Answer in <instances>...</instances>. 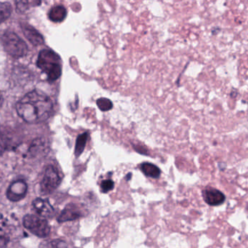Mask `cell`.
<instances>
[{
	"instance_id": "ac0fdd59",
	"label": "cell",
	"mask_w": 248,
	"mask_h": 248,
	"mask_svg": "<svg viewBox=\"0 0 248 248\" xmlns=\"http://www.w3.org/2000/svg\"><path fill=\"white\" fill-rule=\"evenodd\" d=\"M100 187H101L102 192H104V193L110 192L114 188V182L110 180V179L103 181L101 185H100Z\"/></svg>"
},
{
	"instance_id": "8992f818",
	"label": "cell",
	"mask_w": 248,
	"mask_h": 248,
	"mask_svg": "<svg viewBox=\"0 0 248 248\" xmlns=\"http://www.w3.org/2000/svg\"><path fill=\"white\" fill-rule=\"evenodd\" d=\"M27 192V184L25 181L19 179L10 184L6 191V197L11 202H17L24 199Z\"/></svg>"
},
{
	"instance_id": "7a4b0ae2",
	"label": "cell",
	"mask_w": 248,
	"mask_h": 248,
	"mask_svg": "<svg viewBox=\"0 0 248 248\" xmlns=\"http://www.w3.org/2000/svg\"><path fill=\"white\" fill-rule=\"evenodd\" d=\"M37 66L46 74L49 81H56L62 74L61 58L51 49H45L39 52Z\"/></svg>"
},
{
	"instance_id": "5b68a950",
	"label": "cell",
	"mask_w": 248,
	"mask_h": 248,
	"mask_svg": "<svg viewBox=\"0 0 248 248\" xmlns=\"http://www.w3.org/2000/svg\"><path fill=\"white\" fill-rule=\"evenodd\" d=\"M61 182V175L56 168L49 166L46 168L41 182V192L43 195H49L59 186Z\"/></svg>"
},
{
	"instance_id": "9a60e30c",
	"label": "cell",
	"mask_w": 248,
	"mask_h": 248,
	"mask_svg": "<svg viewBox=\"0 0 248 248\" xmlns=\"http://www.w3.org/2000/svg\"><path fill=\"white\" fill-rule=\"evenodd\" d=\"M97 105L102 111H108L113 108V103L109 99L100 98L97 100Z\"/></svg>"
},
{
	"instance_id": "52a82bcc",
	"label": "cell",
	"mask_w": 248,
	"mask_h": 248,
	"mask_svg": "<svg viewBox=\"0 0 248 248\" xmlns=\"http://www.w3.org/2000/svg\"><path fill=\"white\" fill-rule=\"evenodd\" d=\"M32 207L36 214L42 218L48 219V218H53L55 216V209L47 199L36 198L32 202Z\"/></svg>"
},
{
	"instance_id": "7c38bea8",
	"label": "cell",
	"mask_w": 248,
	"mask_h": 248,
	"mask_svg": "<svg viewBox=\"0 0 248 248\" xmlns=\"http://www.w3.org/2000/svg\"><path fill=\"white\" fill-rule=\"evenodd\" d=\"M141 171L145 176L151 178H158L160 175V170L155 166L150 163H143L140 166Z\"/></svg>"
},
{
	"instance_id": "5bb4252c",
	"label": "cell",
	"mask_w": 248,
	"mask_h": 248,
	"mask_svg": "<svg viewBox=\"0 0 248 248\" xmlns=\"http://www.w3.org/2000/svg\"><path fill=\"white\" fill-rule=\"evenodd\" d=\"M13 7L9 2H0V24L11 16Z\"/></svg>"
},
{
	"instance_id": "d6986e66",
	"label": "cell",
	"mask_w": 248,
	"mask_h": 248,
	"mask_svg": "<svg viewBox=\"0 0 248 248\" xmlns=\"http://www.w3.org/2000/svg\"><path fill=\"white\" fill-rule=\"evenodd\" d=\"M10 243V238L7 236L0 234V248H6Z\"/></svg>"
},
{
	"instance_id": "ffe728a7",
	"label": "cell",
	"mask_w": 248,
	"mask_h": 248,
	"mask_svg": "<svg viewBox=\"0 0 248 248\" xmlns=\"http://www.w3.org/2000/svg\"><path fill=\"white\" fill-rule=\"evenodd\" d=\"M3 104V97L1 94H0V108H1V106Z\"/></svg>"
},
{
	"instance_id": "4fadbf2b",
	"label": "cell",
	"mask_w": 248,
	"mask_h": 248,
	"mask_svg": "<svg viewBox=\"0 0 248 248\" xmlns=\"http://www.w3.org/2000/svg\"><path fill=\"white\" fill-rule=\"evenodd\" d=\"M87 139H88V134L87 132L80 134L77 138L75 148V155L77 157L81 155V153L84 151L87 144Z\"/></svg>"
},
{
	"instance_id": "3957f363",
	"label": "cell",
	"mask_w": 248,
	"mask_h": 248,
	"mask_svg": "<svg viewBox=\"0 0 248 248\" xmlns=\"http://www.w3.org/2000/svg\"><path fill=\"white\" fill-rule=\"evenodd\" d=\"M0 41L5 52L13 58H22L27 54V45L14 32L4 31L0 36Z\"/></svg>"
},
{
	"instance_id": "2e32d148",
	"label": "cell",
	"mask_w": 248,
	"mask_h": 248,
	"mask_svg": "<svg viewBox=\"0 0 248 248\" xmlns=\"http://www.w3.org/2000/svg\"><path fill=\"white\" fill-rule=\"evenodd\" d=\"M10 140L5 134L0 133V156L10 147Z\"/></svg>"
},
{
	"instance_id": "277c9868",
	"label": "cell",
	"mask_w": 248,
	"mask_h": 248,
	"mask_svg": "<svg viewBox=\"0 0 248 248\" xmlns=\"http://www.w3.org/2000/svg\"><path fill=\"white\" fill-rule=\"evenodd\" d=\"M25 229L39 238H46L50 234L51 228L46 218L35 214H26L23 218Z\"/></svg>"
},
{
	"instance_id": "9c48e42d",
	"label": "cell",
	"mask_w": 248,
	"mask_h": 248,
	"mask_svg": "<svg viewBox=\"0 0 248 248\" xmlns=\"http://www.w3.org/2000/svg\"><path fill=\"white\" fill-rule=\"evenodd\" d=\"M82 217V212L78 208V205L72 203L68 204L62 210L61 214L58 216L57 221L58 223L67 222V221L78 219Z\"/></svg>"
},
{
	"instance_id": "6da1fadb",
	"label": "cell",
	"mask_w": 248,
	"mask_h": 248,
	"mask_svg": "<svg viewBox=\"0 0 248 248\" xmlns=\"http://www.w3.org/2000/svg\"><path fill=\"white\" fill-rule=\"evenodd\" d=\"M52 110L53 104L51 99L37 90L26 94L16 105L19 117L30 124L45 122L50 117Z\"/></svg>"
},
{
	"instance_id": "30bf717a",
	"label": "cell",
	"mask_w": 248,
	"mask_h": 248,
	"mask_svg": "<svg viewBox=\"0 0 248 248\" xmlns=\"http://www.w3.org/2000/svg\"><path fill=\"white\" fill-rule=\"evenodd\" d=\"M20 26H21L22 31H23L26 39L32 45H34V46H39V45H43L45 43V39H44L43 36L34 28L25 23H21Z\"/></svg>"
},
{
	"instance_id": "e0dca14e",
	"label": "cell",
	"mask_w": 248,
	"mask_h": 248,
	"mask_svg": "<svg viewBox=\"0 0 248 248\" xmlns=\"http://www.w3.org/2000/svg\"><path fill=\"white\" fill-rule=\"evenodd\" d=\"M45 248H68V246L64 240L56 239L48 243Z\"/></svg>"
},
{
	"instance_id": "ba28073f",
	"label": "cell",
	"mask_w": 248,
	"mask_h": 248,
	"mask_svg": "<svg viewBox=\"0 0 248 248\" xmlns=\"http://www.w3.org/2000/svg\"><path fill=\"white\" fill-rule=\"evenodd\" d=\"M202 194L204 201L211 206L222 205L226 201L225 195L221 191L211 186L205 188L202 190Z\"/></svg>"
},
{
	"instance_id": "8fae6325",
	"label": "cell",
	"mask_w": 248,
	"mask_h": 248,
	"mask_svg": "<svg viewBox=\"0 0 248 248\" xmlns=\"http://www.w3.org/2000/svg\"><path fill=\"white\" fill-rule=\"evenodd\" d=\"M66 16V9L62 5L54 6L49 13V20L54 23H61L63 21Z\"/></svg>"
}]
</instances>
